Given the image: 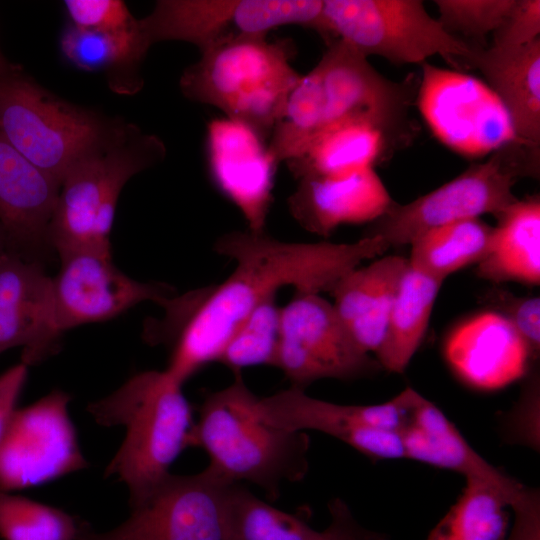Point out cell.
I'll list each match as a JSON object with an SVG mask.
<instances>
[{
    "instance_id": "43",
    "label": "cell",
    "mask_w": 540,
    "mask_h": 540,
    "mask_svg": "<svg viewBox=\"0 0 540 540\" xmlns=\"http://www.w3.org/2000/svg\"><path fill=\"white\" fill-rule=\"evenodd\" d=\"M6 241L0 228V253L6 249Z\"/></svg>"
},
{
    "instance_id": "22",
    "label": "cell",
    "mask_w": 540,
    "mask_h": 540,
    "mask_svg": "<svg viewBox=\"0 0 540 540\" xmlns=\"http://www.w3.org/2000/svg\"><path fill=\"white\" fill-rule=\"evenodd\" d=\"M408 259L388 255L345 274L330 292L347 331L366 353L378 352Z\"/></svg>"
},
{
    "instance_id": "26",
    "label": "cell",
    "mask_w": 540,
    "mask_h": 540,
    "mask_svg": "<svg viewBox=\"0 0 540 540\" xmlns=\"http://www.w3.org/2000/svg\"><path fill=\"white\" fill-rule=\"evenodd\" d=\"M491 246L477 264L478 277L494 283H540V197L518 199L499 213Z\"/></svg>"
},
{
    "instance_id": "6",
    "label": "cell",
    "mask_w": 540,
    "mask_h": 540,
    "mask_svg": "<svg viewBox=\"0 0 540 540\" xmlns=\"http://www.w3.org/2000/svg\"><path fill=\"white\" fill-rule=\"evenodd\" d=\"M117 122L58 98L17 65L8 62L0 69V132L59 183Z\"/></svg>"
},
{
    "instance_id": "17",
    "label": "cell",
    "mask_w": 540,
    "mask_h": 540,
    "mask_svg": "<svg viewBox=\"0 0 540 540\" xmlns=\"http://www.w3.org/2000/svg\"><path fill=\"white\" fill-rule=\"evenodd\" d=\"M206 144L215 185L239 209L247 230L265 232L278 165L267 142L248 126L224 117L208 123Z\"/></svg>"
},
{
    "instance_id": "10",
    "label": "cell",
    "mask_w": 540,
    "mask_h": 540,
    "mask_svg": "<svg viewBox=\"0 0 540 540\" xmlns=\"http://www.w3.org/2000/svg\"><path fill=\"white\" fill-rule=\"evenodd\" d=\"M323 0H160L141 31L153 45L183 41L199 51L234 38L263 36L284 25L314 30Z\"/></svg>"
},
{
    "instance_id": "1",
    "label": "cell",
    "mask_w": 540,
    "mask_h": 540,
    "mask_svg": "<svg viewBox=\"0 0 540 540\" xmlns=\"http://www.w3.org/2000/svg\"><path fill=\"white\" fill-rule=\"evenodd\" d=\"M389 249L380 237L353 243L288 242L265 232L231 231L214 243L216 253L234 261L219 284L163 302L162 318L145 331L147 342L170 348L165 368L182 385L217 362L240 323L284 287L295 292H331L348 272Z\"/></svg>"
},
{
    "instance_id": "5",
    "label": "cell",
    "mask_w": 540,
    "mask_h": 540,
    "mask_svg": "<svg viewBox=\"0 0 540 540\" xmlns=\"http://www.w3.org/2000/svg\"><path fill=\"white\" fill-rule=\"evenodd\" d=\"M289 39L234 38L200 51L182 73L179 86L189 100L214 106L226 118L255 131L265 142L301 76L291 61Z\"/></svg>"
},
{
    "instance_id": "42",
    "label": "cell",
    "mask_w": 540,
    "mask_h": 540,
    "mask_svg": "<svg viewBox=\"0 0 540 540\" xmlns=\"http://www.w3.org/2000/svg\"><path fill=\"white\" fill-rule=\"evenodd\" d=\"M28 366L20 362L0 375V438L16 409L17 400L24 387Z\"/></svg>"
},
{
    "instance_id": "2",
    "label": "cell",
    "mask_w": 540,
    "mask_h": 540,
    "mask_svg": "<svg viewBox=\"0 0 540 540\" xmlns=\"http://www.w3.org/2000/svg\"><path fill=\"white\" fill-rule=\"evenodd\" d=\"M182 387L165 369L147 370L87 406L99 425L125 428L105 476H116L127 486L130 506L168 476L172 463L190 447L194 422Z\"/></svg>"
},
{
    "instance_id": "24",
    "label": "cell",
    "mask_w": 540,
    "mask_h": 540,
    "mask_svg": "<svg viewBox=\"0 0 540 540\" xmlns=\"http://www.w3.org/2000/svg\"><path fill=\"white\" fill-rule=\"evenodd\" d=\"M400 434L405 458L496 484L509 477L479 455L446 415L419 393Z\"/></svg>"
},
{
    "instance_id": "8",
    "label": "cell",
    "mask_w": 540,
    "mask_h": 540,
    "mask_svg": "<svg viewBox=\"0 0 540 540\" xmlns=\"http://www.w3.org/2000/svg\"><path fill=\"white\" fill-rule=\"evenodd\" d=\"M539 150L510 142L483 163L406 204L394 203L371 222L365 237H380L390 247L408 245L420 233L448 223L499 213L514 204L516 181L538 177Z\"/></svg>"
},
{
    "instance_id": "14",
    "label": "cell",
    "mask_w": 540,
    "mask_h": 540,
    "mask_svg": "<svg viewBox=\"0 0 540 540\" xmlns=\"http://www.w3.org/2000/svg\"><path fill=\"white\" fill-rule=\"evenodd\" d=\"M315 69L324 94L325 126L361 120L380 128L395 144L410 140V108L417 97L411 77L401 82L386 78L341 40L327 44Z\"/></svg>"
},
{
    "instance_id": "21",
    "label": "cell",
    "mask_w": 540,
    "mask_h": 540,
    "mask_svg": "<svg viewBox=\"0 0 540 540\" xmlns=\"http://www.w3.org/2000/svg\"><path fill=\"white\" fill-rule=\"evenodd\" d=\"M463 325L445 346L446 359L463 382L491 391L528 373L530 352L501 314H482Z\"/></svg>"
},
{
    "instance_id": "38",
    "label": "cell",
    "mask_w": 540,
    "mask_h": 540,
    "mask_svg": "<svg viewBox=\"0 0 540 540\" xmlns=\"http://www.w3.org/2000/svg\"><path fill=\"white\" fill-rule=\"evenodd\" d=\"M492 35L489 46L499 49L519 48L540 38V1L516 0Z\"/></svg>"
},
{
    "instance_id": "33",
    "label": "cell",
    "mask_w": 540,
    "mask_h": 540,
    "mask_svg": "<svg viewBox=\"0 0 540 540\" xmlns=\"http://www.w3.org/2000/svg\"><path fill=\"white\" fill-rule=\"evenodd\" d=\"M87 524L62 509L0 490L2 540H80Z\"/></svg>"
},
{
    "instance_id": "28",
    "label": "cell",
    "mask_w": 540,
    "mask_h": 540,
    "mask_svg": "<svg viewBox=\"0 0 540 540\" xmlns=\"http://www.w3.org/2000/svg\"><path fill=\"white\" fill-rule=\"evenodd\" d=\"M456 502L430 531L426 540H505L509 509L526 491L519 481L504 487L466 477Z\"/></svg>"
},
{
    "instance_id": "35",
    "label": "cell",
    "mask_w": 540,
    "mask_h": 540,
    "mask_svg": "<svg viewBox=\"0 0 540 540\" xmlns=\"http://www.w3.org/2000/svg\"><path fill=\"white\" fill-rule=\"evenodd\" d=\"M516 0H436L439 21L452 35L460 34L467 42L481 46L489 33H493L515 5ZM472 44V45H473ZM485 48V47H484Z\"/></svg>"
},
{
    "instance_id": "27",
    "label": "cell",
    "mask_w": 540,
    "mask_h": 540,
    "mask_svg": "<svg viewBox=\"0 0 540 540\" xmlns=\"http://www.w3.org/2000/svg\"><path fill=\"white\" fill-rule=\"evenodd\" d=\"M150 48L138 25L119 32L91 31L67 24L60 37V50L75 68L103 72L116 93L133 94L142 85V62Z\"/></svg>"
},
{
    "instance_id": "44",
    "label": "cell",
    "mask_w": 540,
    "mask_h": 540,
    "mask_svg": "<svg viewBox=\"0 0 540 540\" xmlns=\"http://www.w3.org/2000/svg\"><path fill=\"white\" fill-rule=\"evenodd\" d=\"M7 63H8V61L5 59V57L3 56V54L0 51V69L2 67H4Z\"/></svg>"
},
{
    "instance_id": "7",
    "label": "cell",
    "mask_w": 540,
    "mask_h": 540,
    "mask_svg": "<svg viewBox=\"0 0 540 540\" xmlns=\"http://www.w3.org/2000/svg\"><path fill=\"white\" fill-rule=\"evenodd\" d=\"M361 55L395 64H422L439 55L453 68H470L476 45L450 34L420 0H323L314 29Z\"/></svg>"
},
{
    "instance_id": "39",
    "label": "cell",
    "mask_w": 540,
    "mask_h": 540,
    "mask_svg": "<svg viewBox=\"0 0 540 540\" xmlns=\"http://www.w3.org/2000/svg\"><path fill=\"white\" fill-rule=\"evenodd\" d=\"M521 399L518 401L508 420V435L512 440L526 443L531 447H538L539 436L538 416L539 410V376L532 372Z\"/></svg>"
},
{
    "instance_id": "18",
    "label": "cell",
    "mask_w": 540,
    "mask_h": 540,
    "mask_svg": "<svg viewBox=\"0 0 540 540\" xmlns=\"http://www.w3.org/2000/svg\"><path fill=\"white\" fill-rule=\"evenodd\" d=\"M53 316L52 277L27 256L0 253V353L22 348L21 362L37 364L58 346Z\"/></svg>"
},
{
    "instance_id": "23",
    "label": "cell",
    "mask_w": 540,
    "mask_h": 540,
    "mask_svg": "<svg viewBox=\"0 0 540 540\" xmlns=\"http://www.w3.org/2000/svg\"><path fill=\"white\" fill-rule=\"evenodd\" d=\"M470 68H478L511 121L515 138L540 147V38L525 46H476Z\"/></svg>"
},
{
    "instance_id": "30",
    "label": "cell",
    "mask_w": 540,
    "mask_h": 540,
    "mask_svg": "<svg viewBox=\"0 0 540 540\" xmlns=\"http://www.w3.org/2000/svg\"><path fill=\"white\" fill-rule=\"evenodd\" d=\"M492 235L493 226L480 218L428 229L409 244V265L443 282L461 268L482 261L490 249Z\"/></svg>"
},
{
    "instance_id": "25",
    "label": "cell",
    "mask_w": 540,
    "mask_h": 540,
    "mask_svg": "<svg viewBox=\"0 0 540 540\" xmlns=\"http://www.w3.org/2000/svg\"><path fill=\"white\" fill-rule=\"evenodd\" d=\"M397 148L377 126L361 120H345L325 126L305 152L286 162L296 180L329 177L374 168Z\"/></svg>"
},
{
    "instance_id": "9",
    "label": "cell",
    "mask_w": 540,
    "mask_h": 540,
    "mask_svg": "<svg viewBox=\"0 0 540 540\" xmlns=\"http://www.w3.org/2000/svg\"><path fill=\"white\" fill-rule=\"evenodd\" d=\"M416 392L407 387L383 403L346 405L311 397L290 386L267 397L257 396L254 409L275 427L322 432L371 460H393L405 458L400 432L407 424Z\"/></svg>"
},
{
    "instance_id": "41",
    "label": "cell",
    "mask_w": 540,
    "mask_h": 540,
    "mask_svg": "<svg viewBox=\"0 0 540 540\" xmlns=\"http://www.w3.org/2000/svg\"><path fill=\"white\" fill-rule=\"evenodd\" d=\"M512 528L505 540H540V496L534 493L516 504Z\"/></svg>"
},
{
    "instance_id": "20",
    "label": "cell",
    "mask_w": 540,
    "mask_h": 540,
    "mask_svg": "<svg viewBox=\"0 0 540 540\" xmlns=\"http://www.w3.org/2000/svg\"><path fill=\"white\" fill-rule=\"evenodd\" d=\"M59 187L0 132V228L7 249L23 255L48 244Z\"/></svg>"
},
{
    "instance_id": "40",
    "label": "cell",
    "mask_w": 540,
    "mask_h": 540,
    "mask_svg": "<svg viewBox=\"0 0 540 540\" xmlns=\"http://www.w3.org/2000/svg\"><path fill=\"white\" fill-rule=\"evenodd\" d=\"M330 524L321 531L319 540H388L385 534L363 527L348 505L336 498L329 503Z\"/></svg>"
},
{
    "instance_id": "32",
    "label": "cell",
    "mask_w": 540,
    "mask_h": 540,
    "mask_svg": "<svg viewBox=\"0 0 540 540\" xmlns=\"http://www.w3.org/2000/svg\"><path fill=\"white\" fill-rule=\"evenodd\" d=\"M227 522L230 540H319L321 537V531L266 503L240 483L230 486Z\"/></svg>"
},
{
    "instance_id": "15",
    "label": "cell",
    "mask_w": 540,
    "mask_h": 540,
    "mask_svg": "<svg viewBox=\"0 0 540 540\" xmlns=\"http://www.w3.org/2000/svg\"><path fill=\"white\" fill-rule=\"evenodd\" d=\"M422 66L417 102L436 137L464 155H482L517 141L495 93L469 75ZM518 142V141H517Z\"/></svg>"
},
{
    "instance_id": "3",
    "label": "cell",
    "mask_w": 540,
    "mask_h": 540,
    "mask_svg": "<svg viewBox=\"0 0 540 540\" xmlns=\"http://www.w3.org/2000/svg\"><path fill=\"white\" fill-rule=\"evenodd\" d=\"M257 395L240 373L228 386L208 393L193 424L190 447L209 456L208 468L234 483L247 481L270 499L285 482L304 479L308 472L310 440L306 432L270 425L255 412Z\"/></svg>"
},
{
    "instance_id": "16",
    "label": "cell",
    "mask_w": 540,
    "mask_h": 540,
    "mask_svg": "<svg viewBox=\"0 0 540 540\" xmlns=\"http://www.w3.org/2000/svg\"><path fill=\"white\" fill-rule=\"evenodd\" d=\"M52 277L54 324L61 336L74 327L106 321L143 302L161 305L173 294L166 285L142 282L119 270L111 254L76 251L59 257Z\"/></svg>"
},
{
    "instance_id": "13",
    "label": "cell",
    "mask_w": 540,
    "mask_h": 540,
    "mask_svg": "<svg viewBox=\"0 0 540 540\" xmlns=\"http://www.w3.org/2000/svg\"><path fill=\"white\" fill-rule=\"evenodd\" d=\"M71 397L53 390L15 409L0 438V490L40 486L87 468L69 415Z\"/></svg>"
},
{
    "instance_id": "4",
    "label": "cell",
    "mask_w": 540,
    "mask_h": 540,
    "mask_svg": "<svg viewBox=\"0 0 540 540\" xmlns=\"http://www.w3.org/2000/svg\"><path fill=\"white\" fill-rule=\"evenodd\" d=\"M165 156L159 137L119 120L61 180L48 230V244L58 256L76 251L111 254L110 234L122 189Z\"/></svg>"
},
{
    "instance_id": "36",
    "label": "cell",
    "mask_w": 540,
    "mask_h": 540,
    "mask_svg": "<svg viewBox=\"0 0 540 540\" xmlns=\"http://www.w3.org/2000/svg\"><path fill=\"white\" fill-rule=\"evenodd\" d=\"M69 24L91 31L119 32L135 28L136 19L120 0H66Z\"/></svg>"
},
{
    "instance_id": "34",
    "label": "cell",
    "mask_w": 540,
    "mask_h": 540,
    "mask_svg": "<svg viewBox=\"0 0 540 540\" xmlns=\"http://www.w3.org/2000/svg\"><path fill=\"white\" fill-rule=\"evenodd\" d=\"M280 309L276 297L258 305L234 331L217 362L235 374L253 366L275 367L280 337Z\"/></svg>"
},
{
    "instance_id": "37",
    "label": "cell",
    "mask_w": 540,
    "mask_h": 540,
    "mask_svg": "<svg viewBox=\"0 0 540 540\" xmlns=\"http://www.w3.org/2000/svg\"><path fill=\"white\" fill-rule=\"evenodd\" d=\"M491 302L513 327L528 348L533 361L540 352V299L518 297L509 292H493Z\"/></svg>"
},
{
    "instance_id": "29",
    "label": "cell",
    "mask_w": 540,
    "mask_h": 540,
    "mask_svg": "<svg viewBox=\"0 0 540 540\" xmlns=\"http://www.w3.org/2000/svg\"><path fill=\"white\" fill-rule=\"evenodd\" d=\"M442 283L408 265L389 313L383 342L375 355L380 367L398 374L406 370L424 338Z\"/></svg>"
},
{
    "instance_id": "12",
    "label": "cell",
    "mask_w": 540,
    "mask_h": 540,
    "mask_svg": "<svg viewBox=\"0 0 540 540\" xmlns=\"http://www.w3.org/2000/svg\"><path fill=\"white\" fill-rule=\"evenodd\" d=\"M280 309L275 367L291 387L322 379L353 380L376 373L379 363L351 337L333 304L321 294L295 292Z\"/></svg>"
},
{
    "instance_id": "19",
    "label": "cell",
    "mask_w": 540,
    "mask_h": 540,
    "mask_svg": "<svg viewBox=\"0 0 540 540\" xmlns=\"http://www.w3.org/2000/svg\"><path fill=\"white\" fill-rule=\"evenodd\" d=\"M297 181L288 210L304 230L323 237L341 225L371 223L394 203L374 168Z\"/></svg>"
},
{
    "instance_id": "11",
    "label": "cell",
    "mask_w": 540,
    "mask_h": 540,
    "mask_svg": "<svg viewBox=\"0 0 540 540\" xmlns=\"http://www.w3.org/2000/svg\"><path fill=\"white\" fill-rule=\"evenodd\" d=\"M232 483L208 467L192 475L170 473L131 506L123 523L105 532L87 524L80 540H230L227 505Z\"/></svg>"
},
{
    "instance_id": "31",
    "label": "cell",
    "mask_w": 540,
    "mask_h": 540,
    "mask_svg": "<svg viewBox=\"0 0 540 540\" xmlns=\"http://www.w3.org/2000/svg\"><path fill=\"white\" fill-rule=\"evenodd\" d=\"M325 126V100L315 67L290 92L267 147L278 163L302 155Z\"/></svg>"
}]
</instances>
